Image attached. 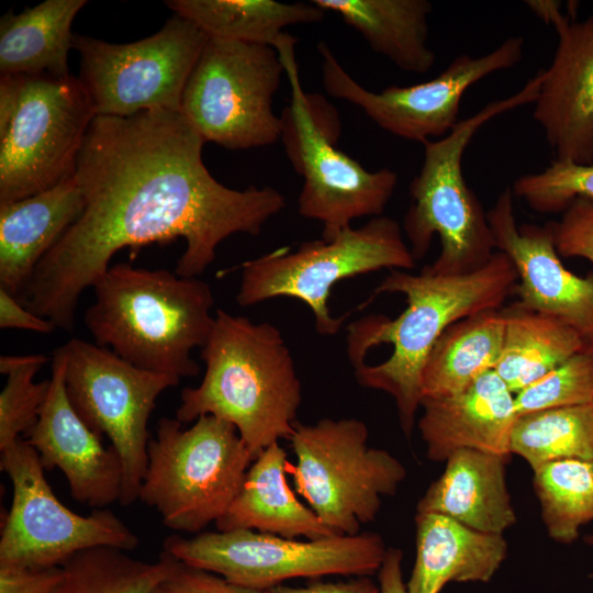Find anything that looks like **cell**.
<instances>
[{
  "label": "cell",
  "mask_w": 593,
  "mask_h": 593,
  "mask_svg": "<svg viewBox=\"0 0 593 593\" xmlns=\"http://www.w3.org/2000/svg\"><path fill=\"white\" fill-rule=\"evenodd\" d=\"M204 143L180 112L94 116L72 175L83 210L36 266L22 304L71 332L81 293L121 249L136 255L181 237L175 272L198 278L225 238L259 235L286 197L272 187L222 184L204 166Z\"/></svg>",
  "instance_id": "obj_1"
},
{
  "label": "cell",
  "mask_w": 593,
  "mask_h": 593,
  "mask_svg": "<svg viewBox=\"0 0 593 593\" xmlns=\"http://www.w3.org/2000/svg\"><path fill=\"white\" fill-rule=\"evenodd\" d=\"M517 280L514 264L499 250L484 267L467 275L390 270L367 303L381 293H402L405 310L393 320L371 314L347 326L346 350L357 382L394 399L406 437L419 409L422 370L438 338L465 317L502 309Z\"/></svg>",
  "instance_id": "obj_2"
},
{
  "label": "cell",
  "mask_w": 593,
  "mask_h": 593,
  "mask_svg": "<svg viewBox=\"0 0 593 593\" xmlns=\"http://www.w3.org/2000/svg\"><path fill=\"white\" fill-rule=\"evenodd\" d=\"M201 348L203 379L182 390L176 418L184 424L212 415L231 423L254 459L279 439L289 440L302 387L279 328L219 309Z\"/></svg>",
  "instance_id": "obj_3"
},
{
  "label": "cell",
  "mask_w": 593,
  "mask_h": 593,
  "mask_svg": "<svg viewBox=\"0 0 593 593\" xmlns=\"http://www.w3.org/2000/svg\"><path fill=\"white\" fill-rule=\"evenodd\" d=\"M93 289L83 321L98 346L147 371L178 379L200 372L191 353L205 344L214 323L206 282L120 262Z\"/></svg>",
  "instance_id": "obj_4"
},
{
  "label": "cell",
  "mask_w": 593,
  "mask_h": 593,
  "mask_svg": "<svg viewBox=\"0 0 593 593\" xmlns=\"http://www.w3.org/2000/svg\"><path fill=\"white\" fill-rule=\"evenodd\" d=\"M542 80L539 70L514 94L489 102L460 120L437 141L424 143V161L410 183L411 202L402 230L415 260L423 258L437 234L441 250L424 267L439 276H459L484 267L496 251L486 213L462 175L463 153L475 133L493 118L535 103Z\"/></svg>",
  "instance_id": "obj_5"
},
{
  "label": "cell",
  "mask_w": 593,
  "mask_h": 593,
  "mask_svg": "<svg viewBox=\"0 0 593 593\" xmlns=\"http://www.w3.org/2000/svg\"><path fill=\"white\" fill-rule=\"evenodd\" d=\"M295 43L296 38L287 33L276 47L291 87V101L280 115V139L303 180L299 214L320 222L322 238L331 240L356 219L383 215L395 191L398 175L388 168L367 170L337 148L338 115L324 98L302 89Z\"/></svg>",
  "instance_id": "obj_6"
},
{
  "label": "cell",
  "mask_w": 593,
  "mask_h": 593,
  "mask_svg": "<svg viewBox=\"0 0 593 593\" xmlns=\"http://www.w3.org/2000/svg\"><path fill=\"white\" fill-rule=\"evenodd\" d=\"M254 458L237 429L212 415L182 427L163 417L148 444L139 496L166 527L199 534L224 516Z\"/></svg>",
  "instance_id": "obj_7"
},
{
  "label": "cell",
  "mask_w": 593,
  "mask_h": 593,
  "mask_svg": "<svg viewBox=\"0 0 593 593\" xmlns=\"http://www.w3.org/2000/svg\"><path fill=\"white\" fill-rule=\"evenodd\" d=\"M415 265L401 225L381 215L331 240H307L294 250L282 247L244 261L236 301L247 307L279 296L298 299L311 310L316 332L331 336L347 316H333L328 307L338 281L381 269L405 271Z\"/></svg>",
  "instance_id": "obj_8"
},
{
  "label": "cell",
  "mask_w": 593,
  "mask_h": 593,
  "mask_svg": "<svg viewBox=\"0 0 593 593\" xmlns=\"http://www.w3.org/2000/svg\"><path fill=\"white\" fill-rule=\"evenodd\" d=\"M368 439V427L358 418L296 422L289 438L296 492L335 535L359 534L378 515L382 497L395 494L406 477L398 458Z\"/></svg>",
  "instance_id": "obj_9"
},
{
  "label": "cell",
  "mask_w": 593,
  "mask_h": 593,
  "mask_svg": "<svg viewBox=\"0 0 593 593\" xmlns=\"http://www.w3.org/2000/svg\"><path fill=\"white\" fill-rule=\"evenodd\" d=\"M163 550L177 560L259 591L294 578L369 577L387 548L374 533L295 540L250 529L170 535Z\"/></svg>",
  "instance_id": "obj_10"
},
{
  "label": "cell",
  "mask_w": 593,
  "mask_h": 593,
  "mask_svg": "<svg viewBox=\"0 0 593 593\" xmlns=\"http://www.w3.org/2000/svg\"><path fill=\"white\" fill-rule=\"evenodd\" d=\"M284 66L272 46L209 37L186 83L180 113L204 142L230 149L275 144Z\"/></svg>",
  "instance_id": "obj_11"
},
{
  "label": "cell",
  "mask_w": 593,
  "mask_h": 593,
  "mask_svg": "<svg viewBox=\"0 0 593 593\" xmlns=\"http://www.w3.org/2000/svg\"><path fill=\"white\" fill-rule=\"evenodd\" d=\"M208 38L195 24L176 14L157 33L133 43L75 35L78 79L96 116L180 112L186 83Z\"/></svg>",
  "instance_id": "obj_12"
},
{
  "label": "cell",
  "mask_w": 593,
  "mask_h": 593,
  "mask_svg": "<svg viewBox=\"0 0 593 593\" xmlns=\"http://www.w3.org/2000/svg\"><path fill=\"white\" fill-rule=\"evenodd\" d=\"M68 399L81 419L107 436L122 463L120 503L138 500L147 468L149 416L159 395L180 379L133 366L105 347L80 338L63 345Z\"/></svg>",
  "instance_id": "obj_13"
},
{
  "label": "cell",
  "mask_w": 593,
  "mask_h": 593,
  "mask_svg": "<svg viewBox=\"0 0 593 593\" xmlns=\"http://www.w3.org/2000/svg\"><path fill=\"white\" fill-rule=\"evenodd\" d=\"M0 469L12 483V502L2 524L0 563L60 567L96 547L134 550L137 535L112 511L79 515L54 494L34 447L20 438L1 450Z\"/></svg>",
  "instance_id": "obj_14"
},
{
  "label": "cell",
  "mask_w": 593,
  "mask_h": 593,
  "mask_svg": "<svg viewBox=\"0 0 593 593\" xmlns=\"http://www.w3.org/2000/svg\"><path fill=\"white\" fill-rule=\"evenodd\" d=\"M94 116L78 77L25 76L16 112L0 137V203L71 177Z\"/></svg>",
  "instance_id": "obj_15"
},
{
  "label": "cell",
  "mask_w": 593,
  "mask_h": 593,
  "mask_svg": "<svg viewBox=\"0 0 593 593\" xmlns=\"http://www.w3.org/2000/svg\"><path fill=\"white\" fill-rule=\"evenodd\" d=\"M521 36L506 38L492 52L472 57L463 54L432 80L407 87L390 86L371 91L357 82L332 49L320 42L321 77L325 91L360 108L382 130L404 139L426 143L444 137L459 122L466 90L484 77L516 65L523 55Z\"/></svg>",
  "instance_id": "obj_16"
},
{
  "label": "cell",
  "mask_w": 593,
  "mask_h": 593,
  "mask_svg": "<svg viewBox=\"0 0 593 593\" xmlns=\"http://www.w3.org/2000/svg\"><path fill=\"white\" fill-rule=\"evenodd\" d=\"M534 14L555 26L558 45L535 101L534 119L542 127L555 160L593 163V14L573 21L560 2L528 0Z\"/></svg>",
  "instance_id": "obj_17"
},
{
  "label": "cell",
  "mask_w": 593,
  "mask_h": 593,
  "mask_svg": "<svg viewBox=\"0 0 593 593\" xmlns=\"http://www.w3.org/2000/svg\"><path fill=\"white\" fill-rule=\"evenodd\" d=\"M512 188H505L486 213L495 250L508 256L519 282V307L553 316L593 342V271L579 277L561 262L546 227L517 225Z\"/></svg>",
  "instance_id": "obj_18"
},
{
  "label": "cell",
  "mask_w": 593,
  "mask_h": 593,
  "mask_svg": "<svg viewBox=\"0 0 593 593\" xmlns=\"http://www.w3.org/2000/svg\"><path fill=\"white\" fill-rule=\"evenodd\" d=\"M63 346L53 354L48 394L34 426L25 434L46 470L65 475L72 499L94 510L120 501L123 470L115 449L105 447L72 407L65 385Z\"/></svg>",
  "instance_id": "obj_19"
},
{
  "label": "cell",
  "mask_w": 593,
  "mask_h": 593,
  "mask_svg": "<svg viewBox=\"0 0 593 593\" xmlns=\"http://www.w3.org/2000/svg\"><path fill=\"white\" fill-rule=\"evenodd\" d=\"M418 421L427 457L446 461L458 449H475L510 458L517 419L514 394L489 370L454 395L423 399Z\"/></svg>",
  "instance_id": "obj_20"
},
{
  "label": "cell",
  "mask_w": 593,
  "mask_h": 593,
  "mask_svg": "<svg viewBox=\"0 0 593 593\" xmlns=\"http://www.w3.org/2000/svg\"><path fill=\"white\" fill-rule=\"evenodd\" d=\"M82 210L72 176L37 194L0 203V288L19 298L38 262Z\"/></svg>",
  "instance_id": "obj_21"
},
{
  "label": "cell",
  "mask_w": 593,
  "mask_h": 593,
  "mask_svg": "<svg viewBox=\"0 0 593 593\" xmlns=\"http://www.w3.org/2000/svg\"><path fill=\"white\" fill-rule=\"evenodd\" d=\"M507 461L475 449L454 451L418 501L417 513H439L478 532L503 534L516 523L505 482Z\"/></svg>",
  "instance_id": "obj_22"
},
{
  "label": "cell",
  "mask_w": 593,
  "mask_h": 593,
  "mask_svg": "<svg viewBox=\"0 0 593 593\" xmlns=\"http://www.w3.org/2000/svg\"><path fill=\"white\" fill-rule=\"evenodd\" d=\"M407 593H439L449 582H489L507 556L502 534L474 530L439 513H417Z\"/></svg>",
  "instance_id": "obj_23"
},
{
  "label": "cell",
  "mask_w": 593,
  "mask_h": 593,
  "mask_svg": "<svg viewBox=\"0 0 593 593\" xmlns=\"http://www.w3.org/2000/svg\"><path fill=\"white\" fill-rule=\"evenodd\" d=\"M288 465L279 443L264 449L248 468L227 512L215 523L216 529H250L291 539L337 536L298 500L286 478Z\"/></svg>",
  "instance_id": "obj_24"
},
{
  "label": "cell",
  "mask_w": 593,
  "mask_h": 593,
  "mask_svg": "<svg viewBox=\"0 0 593 593\" xmlns=\"http://www.w3.org/2000/svg\"><path fill=\"white\" fill-rule=\"evenodd\" d=\"M325 12H334L355 29L370 48L400 69L425 74L435 63L427 45V0H312Z\"/></svg>",
  "instance_id": "obj_25"
},
{
  "label": "cell",
  "mask_w": 593,
  "mask_h": 593,
  "mask_svg": "<svg viewBox=\"0 0 593 593\" xmlns=\"http://www.w3.org/2000/svg\"><path fill=\"white\" fill-rule=\"evenodd\" d=\"M86 0H46L0 20V74L70 76L71 24Z\"/></svg>",
  "instance_id": "obj_26"
},
{
  "label": "cell",
  "mask_w": 593,
  "mask_h": 593,
  "mask_svg": "<svg viewBox=\"0 0 593 593\" xmlns=\"http://www.w3.org/2000/svg\"><path fill=\"white\" fill-rule=\"evenodd\" d=\"M504 336L502 309L485 310L450 325L424 363L421 400L459 393L486 371L494 370Z\"/></svg>",
  "instance_id": "obj_27"
},
{
  "label": "cell",
  "mask_w": 593,
  "mask_h": 593,
  "mask_svg": "<svg viewBox=\"0 0 593 593\" xmlns=\"http://www.w3.org/2000/svg\"><path fill=\"white\" fill-rule=\"evenodd\" d=\"M505 336L494 368L513 394L570 357L593 350V342L560 320L513 303L502 307Z\"/></svg>",
  "instance_id": "obj_28"
},
{
  "label": "cell",
  "mask_w": 593,
  "mask_h": 593,
  "mask_svg": "<svg viewBox=\"0 0 593 593\" xmlns=\"http://www.w3.org/2000/svg\"><path fill=\"white\" fill-rule=\"evenodd\" d=\"M166 4L209 37L275 48L287 34L286 27L317 23L326 13L312 1L170 0Z\"/></svg>",
  "instance_id": "obj_29"
},
{
  "label": "cell",
  "mask_w": 593,
  "mask_h": 593,
  "mask_svg": "<svg viewBox=\"0 0 593 593\" xmlns=\"http://www.w3.org/2000/svg\"><path fill=\"white\" fill-rule=\"evenodd\" d=\"M126 552L112 547L77 552L60 566L61 579L51 593H153L178 561L164 550L155 562Z\"/></svg>",
  "instance_id": "obj_30"
},
{
  "label": "cell",
  "mask_w": 593,
  "mask_h": 593,
  "mask_svg": "<svg viewBox=\"0 0 593 593\" xmlns=\"http://www.w3.org/2000/svg\"><path fill=\"white\" fill-rule=\"evenodd\" d=\"M510 448L533 470L560 459H593V402L518 416Z\"/></svg>",
  "instance_id": "obj_31"
},
{
  "label": "cell",
  "mask_w": 593,
  "mask_h": 593,
  "mask_svg": "<svg viewBox=\"0 0 593 593\" xmlns=\"http://www.w3.org/2000/svg\"><path fill=\"white\" fill-rule=\"evenodd\" d=\"M534 489L549 536L571 544L593 521V459H560L534 469Z\"/></svg>",
  "instance_id": "obj_32"
},
{
  "label": "cell",
  "mask_w": 593,
  "mask_h": 593,
  "mask_svg": "<svg viewBox=\"0 0 593 593\" xmlns=\"http://www.w3.org/2000/svg\"><path fill=\"white\" fill-rule=\"evenodd\" d=\"M47 360L45 355L0 357V372L8 377L0 393V450L14 444L36 423L51 380L35 382L34 377Z\"/></svg>",
  "instance_id": "obj_33"
},
{
  "label": "cell",
  "mask_w": 593,
  "mask_h": 593,
  "mask_svg": "<svg viewBox=\"0 0 593 593\" xmlns=\"http://www.w3.org/2000/svg\"><path fill=\"white\" fill-rule=\"evenodd\" d=\"M593 402V350L579 353L514 395L517 416Z\"/></svg>",
  "instance_id": "obj_34"
},
{
  "label": "cell",
  "mask_w": 593,
  "mask_h": 593,
  "mask_svg": "<svg viewBox=\"0 0 593 593\" xmlns=\"http://www.w3.org/2000/svg\"><path fill=\"white\" fill-rule=\"evenodd\" d=\"M512 191L536 212H563L575 199L593 201V163L553 160L542 171L518 177Z\"/></svg>",
  "instance_id": "obj_35"
},
{
  "label": "cell",
  "mask_w": 593,
  "mask_h": 593,
  "mask_svg": "<svg viewBox=\"0 0 593 593\" xmlns=\"http://www.w3.org/2000/svg\"><path fill=\"white\" fill-rule=\"evenodd\" d=\"M561 257H581L593 262V201L575 199L559 221L546 224Z\"/></svg>",
  "instance_id": "obj_36"
},
{
  "label": "cell",
  "mask_w": 593,
  "mask_h": 593,
  "mask_svg": "<svg viewBox=\"0 0 593 593\" xmlns=\"http://www.w3.org/2000/svg\"><path fill=\"white\" fill-rule=\"evenodd\" d=\"M158 589L161 593H265L233 583L216 573L179 560Z\"/></svg>",
  "instance_id": "obj_37"
},
{
  "label": "cell",
  "mask_w": 593,
  "mask_h": 593,
  "mask_svg": "<svg viewBox=\"0 0 593 593\" xmlns=\"http://www.w3.org/2000/svg\"><path fill=\"white\" fill-rule=\"evenodd\" d=\"M61 575V567L31 568L0 563V593H51Z\"/></svg>",
  "instance_id": "obj_38"
},
{
  "label": "cell",
  "mask_w": 593,
  "mask_h": 593,
  "mask_svg": "<svg viewBox=\"0 0 593 593\" xmlns=\"http://www.w3.org/2000/svg\"><path fill=\"white\" fill-rule=\"evenodd\" d=\"M0 327L27 329L40 334H49L56 328L53 322L30 311L3 288H0Z\"/></svg>",
  "instance_id": "obj_39"
},
{
  "label": "cell",
  "mask_w": 593,
  "mask_h": 593,
  "mask_svg": "<svg viewBox=\"0 0 593 593\" xmlns=\"http://www.w3.org/2000/svg\"><path fill=\"white\" fill-rule=\"evenodd\" d=\"M265 593H380V588L368 577H355L340 582H315L307 586L292 588L277 585Z\"/></svg>",
  "instance_id": "obj_40"
},
{
  "label": "cell",
  "mask_w": 593,
  "mask_h": 593,
  "mask_svg": "<svg viewBox=\"0 0 593 593\" xmlns=\"http://www.w3.org/2000/svg\"><path fill=\"white\" fill-rule=\"evenodd\" d=\"M24 75L0 76V137L8 131L19 107Z\"/></svg>",
  "instance_id": "obj_41"
},
{
  "label": "cell",
  "mask_w": 593,
  "mask_h": 593,
  "mask_svg": "<svg viewBox=\"0 0 593 593\" xmlns=\"http://www.w3.org/2000/svg\"><path fill=\"white\" fill-rule=\"evenodd\" d=\"M403 552L388 548L378 571L380 593H407L402 575Z\"/></svg>",
  "instance_id": "obj_42"
},
{
  "label": "cell",
  "mask_w": 593,
  "mask_h": 593,
  "mask_svg": "<svg viewBox=\"0 0 593 593\" xmlns=\"http://www.w3.org/2000/svg\"><path fill=\"white\" fill-rule=\"evenodd\" d=\"M585 542L593 546V533L585 537Z\"/></svg>",
  "instance_id": "obj_43"
},
{
  "label": "cell",
  "mask_w": 593,
  "mask_h": 593,
  "mask_svg": "<svg viewBox=\"0 0 593 593\" xmlns=\"http://www.w3.org/2000/svg\"><path fill=\"white\" fill-rule=\"evenodd\" d=\"M153 593H161L159 589H156Z\"/></svg>",
  "instance_id": "obj_44"
}]
</instances>
